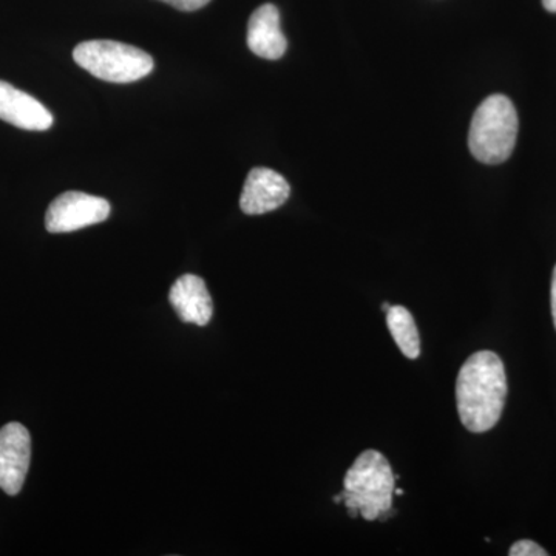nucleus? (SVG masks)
<instances>
[{
	"instance_id": "obj_14",
	"label": "nucleus",
	"mask_w": 556,
	"mask_h": 556,
	"mask_svg": "<svg viewBox=\"0 0 556 556\" xmlns=\"http://www.w3.org/2000/svg\"><path fill=\"white\" fill-rule=\"evenodd\" d=\"M551 300H552V316H554V324H555V329H556V266L554 269V277H552Z\"/></svg>"
},
{
	"instance_id": "obj_2",
	"label": "nucleus",
	"mask_w": 556,
	"mask_h": 556,
	"mask_svg": "<svg viewBox=\"0 0 556 556\" xmlns=\"http://www.w3.org/2000/svg\"><path fill=\"white\" fill-rule=\"evenodd\" d=\"M396 475L390 463L378 450H365L354 460L343 479V503L351 517L367 521L386 518L393 510L394 484Z\"/></svg>"
},
{
	"instance_id": "obj_1",
	"label": "nucleus",
	"mask_w": 556,
	"mask_h": 556,
	"mask_svg": "<svg viewBox=\"0 0 556 556\" xmlns=\"http://www.w3.org/2000/svg\"><path fill=\"white\" fill-rule=\"evenodd\" d=\"M507 397L503 361L493 351H478L467 358L456 380L460 422L471 433H485L500 422Z\"/></svg>"
},
{
	"instance_id": "obj_16",
	"label": "nucleus",
	"mask_w": 556,
	"mask_h": 556,
	"mask_svg": "<svg viewBox=\"0 0 556 556\" xmlns=\"http://www.w3.org/2000/svg\"><path fill=\"white\" fill-rule=\"evenodd\" d=\"M394 493H396L397 496H402V495H404V490L394 489Z\"/></svg>"
},
{
	"instance_id": "obj_9",
	"label": "nucleus",
	"mask_w": 556,
	"mask_h": 556,
	"mask_svg": "<svg viewBox=\"0 0 556 556\" xmlns=\"http://www.w3.org/2000/svg\"><path fill=\"white\" fill-rule=\"evenodd\" d=\"M248 47L263 60L277 61L287 53L288 42L280 28V13L265 3L252 13L248 25Z\"/></svg>"
},
{
	"instance_id": "obj_15",
	"label": "nucleus",
	"mask_w": 556,
	"mask_h": 556,
	"mask_svg": "<svg viewBox=\"0 0 556 556\" xmlns=\"http://www.w3.org/2000/svg\"><path fill=\"white\" fill-rule=\"evenodd\" d=\"M543 7L548 13H556V0H543Z\"/></svg>"
},
{
	"instance_id": "obj_11",
	"label": "nucleus",
	"mask_w": 556,
	"mask_h": 556,
	"mask_svg": "<svg viewBox=\"0 0 556 556\" xmlns=\"http://www.w3.org/2000/svg\"><path fill=\"white\" fill-rule=\"evenodd\" d=\"M387 325L393 336L394 342L405 357L420 356V338L417 331L415 318L404 306H391L387 313Z\"/></svg>"
},
{
	"instance_id": "obj_13",
	"label": "nucleus",
	"mask_w": 556,
	"mask_h": 556,
	"mask_svg": "<svg viewBox=\"0 0 556 556\" xmlns=\"http://www.w3.org/2000/svg\"><path fill=\"white\" fill-rule=\"evenodd\" d=\"M161 2L169 3L179 11H197L206 7L211 0H161Z\"/></svg>"
},
{
	"instance_id": "obj_17",
	"label": "nucleus",
	"mask_w": 556,
	"mask_h": 556,
	"mask_svg": "<svg viewBox=\"0 0 556 556\" xmlns=\"http://www.w3.org/2000/svg\"><path fill=\"white\" fill-rule=\"evenodd\" d=\"M391 306L388 305V303H383L382 305V309L386 311V313H388V311H390Z\"/></svg>"
},
{
	"instance_id": "obj_4",
	"label": "nucleus",
	"mask_w": 556,
	"mask_h": 556,
	"mask_svg": "<svg viewBox=\"0 0 556 556\" xmlns=\"http://www.w3.org/2000/svg\"><path fill=\"white\" fill-rule=\"evenodd\" d=\"M73 60L94 78L129 84L146 78L153 70L149 53L116 40H87L73 50Z\"/></svg>"
},
{
	"instance_id": "obj_8",
	"label": "nucleus",
	"mask_w": 556,
	"mask_h": 556,
	"mask_svg": "<svg viewBox=\"0 0 556 556\" xmlns=\"http://www.w3.org/2000/svg\"><path fill=\"white\" fill-rule=\"evenodd\" d=\"M0 119L24 130L43 131L53 126V115L31 94L0 80Z\"/></svg>"
},
{
	"instance_id": "obj_10",
	"label": "nucleus",
	"mask_w": 556,
	"mask_h": 556,
	"mask_svg": "<svg viewBox=\"0 0 556 556\" xmlns=\"http://www.w3.org/2000/svg\"><path fill=\"white\" fill-rule=\"evenodd\" d=\"M169 300L185 324L206 327L211 321L214 306L203 278L186 274L172 285Z\"/></svg>"
},
{
	"instance_id": "obj_6",
	"label": "nucleus",
	"mask_w": 556,
	"mask_h": 556,
	"mask_svg": "<svg viewBox=\"0 0 556 556\" xmlns=\"http://www.w3.org/2000/svg\"><path fill=\"white\" fill-rule=\"evenodd\" d=\"M31 459V438L22 424L0 428V489L7 495L21 492Z\"/></svg>"
},
{
	"instance_id": "obj_12",
	"label": "nucleus",
	"mask_w": 556,
	"mask_h": 556,
	"mask_svg": "<svg viewBox=\"0 0 556 556\" xmlns=\"http://www.w3.org/2000/svg\"><path fill=\"white\" fill-rule=\"evenodd\" d=\"M508 555L510 556H547L548 552L544 551L540 544H536L535 541L530 540H521L518 543H515L514 546L508 551Z\"/></svg>"
},
{
	"instance_id": "obj_5",
	"label": "nucleus",
	"mask_w": 556,
	"mask_h": 556,
	"mask_svg": "<svg viewBox=\"0 0 556 556\" xmlns=\"http://www.w3.org/2000/svg\"><path fill=\"white\" fill-rule=\"evenodd\" d=\"M110 211L112 207L108 200L72 190L62 193L50 204L46 228L51 233L75 232L105 222Z\"/></svg>"
},
{
	"instance_id": "obj_3",
	"label": "nucleus",
	"mask_w": 556,
	"mask_h": 556,
	"mask_svg": "<svg viewBox=\"0 0 556 556\" xmlns=\"http://www.w3.org/2000/svg\"><path fill=\"white\" fill-rule=\"evenodd\" d=\"M518 113L504 94H492L481 102L471 119L468 148L484 164H501L510 159L518 138Z\"/></svg>"
},
{
	"instance_id": "obj_7",
	"label": "nucleus",
	"mask_w": 556,
	"mask_h": 556,
	"mask_svg": "<svg viewBox=\"0 0 556 556\" xmlns=\"http://www.w3.org/2000/svg\"><path fill=\"white\" fill-rule=\"evenodd\" d=\"M291 195L287 179L276 170L255 167L249 172L240 197V207L248 215H263L283 206Z\"/></svg>"
}]
</instances>
